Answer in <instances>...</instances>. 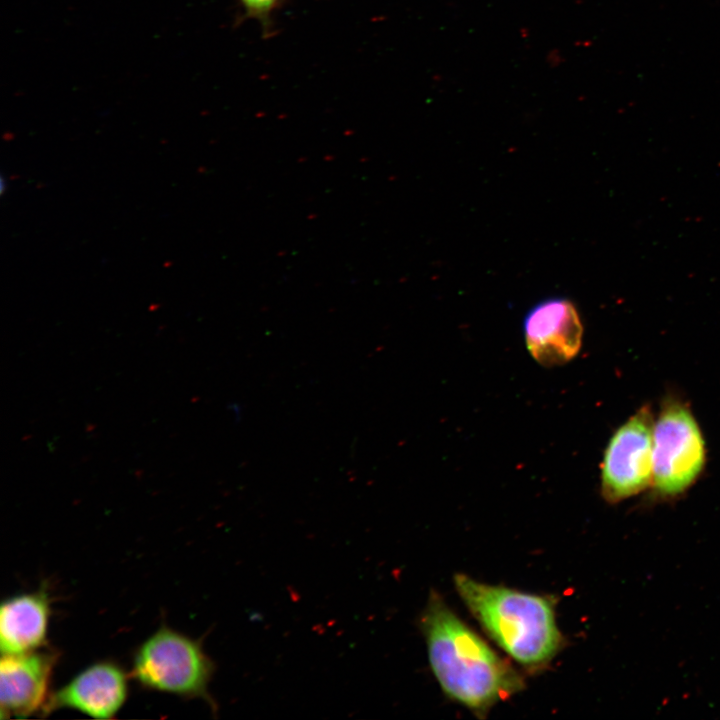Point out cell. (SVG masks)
I'll return each instance as SVG.
<instances>
[{
    "label": "cell",
    "mask_w": 720,
    "mask_h": 720,
    "mask_svg": "<svg viewBox=\"0 0 720 720\" xmlns=\"http://www.w3.org/2000/svg\"><path fill=\"white\" fill-rule=\"evenodd\" d=\"M127 692L125 672L115 663L97 662L52 693L42 712L48 715L69 708L93 718L110 719L125 703Z\"/></svg>",
    "instance_id": "cell-7"
},
{
    "label": "cell",
    "mask_w": 720,
    "mask_h": 720,
    "mask_svg": "<svg viewBox=\"0 0 720 720\" xmlns=\"http://www.w3.org/2000/svg\"><path fill=\"white\" fill-rule=\"evenodd\" d=\"M456 591L487 635L528 671H538L559 653L563 637L551 597L454 576Z\"/></svg>",
    "instance_id": "cell-2"
},
{
    "label": "cell",
    "mask_w": 720,
    "mask_h": 720,
    "mask_svg": "<svg viewBox=\"0 0 720 720\" xmlns=\"http://www.w3.org/2000/svg\"><path fill=\"white\" fill-rule=\"evenodd\" d=\"M284 0H240L247 16L266 22Z\"/></svg>",
    "instance_id": "cell-10"
},
{
    "label": "cell",
    "mask_w": 720,
    "mask_h": 720,
    "mask_svg": "<svg viewBox=\"0 0 720 720\" xmlns=\"http://www.w3.org/2000/svg\"><path fill=\"white\" fill-rule=\"evenodd\" d=\"M215 671L200 642L168 627H161L137 649L134 678L145 688L215 704L208 686Z\"/></svg>",
    "instance_id": "cell-3"
},
{
    "label": "cell",
    "mask_w": 720,
    "mask_h": 720,
    "mask_svg": "<svg viewBox=\"0 0 720 720\" xmlns=\"http://www.w3.org/2000/svg\"><path fill=\"white\" fill-rule=\"evenodd\" d=\"M705 457L704 439L690 409L680 401H666L653 431L652 484L656 493H683L701 474Z\"/></svg>",
    "instance_id": "cell-4"
},
{
    "label": "cell",
    "mask_w": 720,
    "mask_h": 720,
    "mask_svg": "<svg viewBox=\"0 0 720 720\" xmlns=\"http://www.w3.org/2000/svg\"><path fill=\"white\" fill-rule=\"evenodd\" d=\"M582 336L579 314L567 299L544 300L529 310L524 319L527 349L545 367L573 359L581 348Z\"/></svg>",
    "instance_id": "cell-6"
},
{
    "label": "cell",
    "mask_w": 720,
    "mask_h": 720,
    "mask_svg": "<svg viewBox=\"0 0 720 720\" xmlns=\"http://www.w3.org/2000/svg\"><path fill=\"white\" fill-rule=\"evenodd\" d=\"M431 670L443 692L478 717L520 692L524 680L436 592L420 615Z\"/></svg>",
    "instance_id": "cell-1"
},
{
    "label": "cell",
    "mask_w": 720,
    "mask_h": 720,
    "mask_svg": "<svg viewBox=\"0 0 720 720\" xmlns=\"http://www.w3.org/2000/svg\"><path fill=\"white\" fill-rule=\"evenodd\" d=\"M55 659V654L39 650L2 654L0 704L3 715L22 718L44 707Z\"/></svg>",
    "instance_id": "cell-8"
},
{
    "label": "cell",
    "mask_w": 720,
    "mask_h": 720,
    "mask_svg": "<svg viewBox=\"0 0 720 720\" xmlns=\"http://www.w3.org/2000/svg\"><path fill=\"white\" fill-rule=\"evenodd\" d=\"M653 415L641 407L609 440L601 463V494L616 503L643 491L653 479Z\"/></svg>",
    "instance_id": "cell-5"
},
{
    "label": "cell",
    "mask_w": 720,
    "mask_h": 720,
    "mask_svg": "<svg viewBox=\"0 0 720 720\" xmlns=\"http://www.w3.org/2000/svg\"><path fill=\"white\" fill-rule=\"evenodd\" d=\"M50 616L46 591L24 593L5 600L0 609L2 654L38 650L47 638Z\"/></svg>",
    "instance_id": "cell-9"
}]
</instances>
